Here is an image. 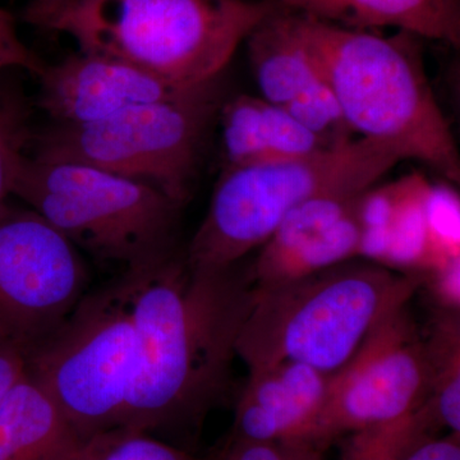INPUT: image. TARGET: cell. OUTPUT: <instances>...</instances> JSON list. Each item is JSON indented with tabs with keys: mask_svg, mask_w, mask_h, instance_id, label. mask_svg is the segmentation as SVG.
Here are the masks:
<instances>
[{
	"mask_svg": "<svg viewBox=\"0 0 460 460\" xmlns=\"http://www.w3.org/2000/svg\"><path fill=\"white\" fill-rule=\"evenodd\" d=\"M128 278L135 368L122 429L183 447L232 383L237 341L253 304L246 263L193 270L183 253Z\"/></svg>",
	"mask_w": 460,
	"mask_h": 460,
	"instance_id": "1",
	"label": "cell"
},
{
	"mask_svg": "<svg viewBox=\"0 0 460 460\" xmlns=\"http://www.w3.org/2000/svg\"><path fill=\"white\" fill-rule=\"evenodd\" d=\"M292 12V11H290ZM296 31L354 135L385 142L447 181L460 155L423 63L420 36H381L292 12Z\"/></svg>",
	"mask_w": 460,
	"mask_h": 460,
	"instance_id": "2",
	"label": "cell"
},
{
	"mask_svg": "<svg viewBox=\"0 0 460 460\" xmlns=\"http://www.w3.org/2000/svg\"><path fill=\"white\" fill-rule=\"evenodd\" d=\"M425 283L376 261H345L281 286L257 290L237 341L248 371L296 362L335 374L390 314Z\"/></svg>",
	"mask_w": 460,
	"mask_h": 460,
	"instance_id": "3",
	"label": "cell"
},
{
	"mask_svg": "<svg viewBox=\"0 0 460 460\" xmlns=\"http://www.w3.org/2000/svg\"><path fill=\"white\" fill-rule=\"evenodd\" d=\"M270 0H75L33 25L181 86L219 78Z\"/></svg>",
	"mask_w": 460,
	"mask_h": 460,
	"instance_id": "4",
	"label": "cell"
},
{
	"mask_svg": "<svg viewBox=\"0 0 460 460\" xmlns=\"http://www.w3.org/2000/svg\"><path fill=\"white\" fill-rule=\"evenodd\" d=\"M402 160L398 147L357 137L307 156L226 168L184 261L193 270L241 265L296 206L330 193L363 192Z\"/></svg>",
	"mask_w": 460,
	"mask_h": 460,
	"instance_id": "5",
	"label": "cell"
},
{
	"mask_svg": "<svg viewBox=\"0 0 460 460\" xmlns=\"http://www.w3.org/2000/svg\"><path fill=\"white\" fill-rule=\"evenodd\" d=\"M16 196L96 261L123 272L177 255L181 206L138 181L87 164L22 156Z\"/></svg>",
	"mask_w": 460,
	"mask_h": 460,
	"instance_id": "6",
	"label": "cell"
},
{
	"mask_svg": "<svg viewBox=\"0 0 460 460\" xmlns=\"http://www.w3.org/2000/svg\"><path fill=\"white\" fill-rule=\"evenodd\" d=\"M129 283L87 290L58 328L25 354L26 374L83 440L122 429L135 368Z\"/></svg>",
	"mask_w": 460,
	"mask_h": 460,
	"instance_id": "7",
	"label": "cell"
},
{
	"mask_svg": "<svg viewBox=\"0 0 460 460\" xmlns=\"http://www.w3.org/2000/svg\"><path fill=\"white\" fill-rule=\"evenodd\" d=\"M219 109L217 80L186 98L138 105L99 122L54 124L29 145L33 157L96 166L153 187L183 208Z\"/></svg>",
	"mask_w": 460,
	"mask_h": 460,
	"instance_id": "8",
	"label": "cell"
},
{
	"mask_svg": "<svg viewBox=\"0 0 460 460\" xmlns=\"http://www.w3.org/2000/svg\"><path fill=\"white\" fill-rule=\"evenodd\" d=\"M407 305L381 321L352 358L332 375L307 441L323 449L335 438L401 419L429 401L428 341Z\"/></svg>",
	"mask_w": 460,
	"mask_h": 460,
	"instance_id": "9",
	"label": "cell"
},
{
	"mask_svg": "<svg viewBox=\"0 0 460 460\" xmlns=\"http://www.w3.org/2000/svg\"><path fill=\"white\" fill-rule=\"evenodd\" d=\"M83 256L27 206L0 205V343L32 349L89 290Z\"/></svg>",
	"mask_w": 460,
	"mask_h": 460,
	"instance_id": "10",
	"label": "cell"
},
{
	"mask_svg": "<svg viewBox=\"0 0 460 460\" xmlns=\"http://www.w3.org/2000/svg\"><path fill=\"white\" fill-rule=\"evenodd\" d=\"M363 192L330 193L296 206L247 263L253 288L281 286L359 256L357 202Z\"/></svg>",
	"mask_w": 460,
	"mask_h": 460,
	"instance_id": "11",
	"label": "cell"
},
{
	"mask_svg": "<svg viewBox=\"0 0 460 460\" xmlns=\"http://www.w3.org/2000/svg\"><path fill=\"white\" fill-rule=\"evenodd\" d=\"M39 80V107L56 124L78 126L138 105L186 98L219 78L201 86H181L113 58L80 51L45 66Z\"/></svg>",
	"mask_w": 460,
	"mask_h": 460,
	"instance_id": "12",
	"label": "cell"
},
{
	"mask_svg": "<svg viewBox=\"0 0 460 460\" xmlns=\"http://www.w3.org/2000/svg\"><path fill=\"white\" fill-rule=\"evenodd\" d=\"M332 375L296 362L248 371L229 438L307 441L325 404Z\"/></svg>",
	"mask_w": 460,
	"mask_h": 460,
	"instance_id": "13",
	"label": "cell"
},
{
	"mask_svg": "<svg viewBox=\"0 0 460 460\" xmlns=\"http://www.w3.org/2000/svg\"><path fill=\"white\" fill-rule=\"evenodd\" d=\"M219 111L224 169L296 159L332 148L286 109L262 98L238 95L224 102Z\"/></svg>",
	"mask_w": 460,
	"mask_h": 460,
	"instance_id": "14",
	"label": "cell"
},
{
	"mask_svg": "<svg viewBox=\"0 0 460 460\" xmlns=\"http://www.w3.org/2000/svg\"><path fill=\"white\" fill-rule=\"evenodd\" d=\"M332 25L372 31L394 27L420 39L460 45V0H270Z\"/></svg>",
	"mask_w": 460,
	"mask_h": 460,
	"instance_id": "15",
	"label": "cell"
},
{
	"mask_svg": "<svg viewBox=\"0 0 460 460\" xmlns=\"http://www.w3.org/2000/svg\"><path fill=\"white\" fill-rule=\"evenodd\" d=\"M83 443L25 370L0 405V460H71Z\"/></svg>",
	"mask_w": 460,
	"mask_h": 460,
	"instance_id": "16",
	"label": "cell"
},
{
	"mask_svg": "<svg viewBox=\"0 0 460 460\" xmlns=\"http://www.w3.org/2000/svg\"><path fill=\"white\" fill-rule=\"evenodd\" d=\"M246 44L257 86L266 102L284 107L323 81L288 9L277 5L248 35Z\"/></svg>",
	"mask_w": 460,
	"mask_h": 460,
	"instance_id": "17",
	"label": "cell"
},
{
	"mask_svg": "<svg viewBox=\"0 0 460 460\" xmlns=\"http://www.w3.org/2000/svg\"><path fill=\"white\" fill-rule=\"evenodd\" d=\"M432 365L429 398L438 426L460 434L459 308L445 305L432 321L428 337Z\"/></svg>",
	"mask_w": 460,
	"mask_h": 460,
	"instance_id": "18",
	"label": "cell"
},
{
	"mask_svg": "<svg viewBox=\"0 0 460 460\" xmlns=\"http://www.w3.org/2000/svg\"><path fill=\"white\" fill-rule=\"evenodd\" d=\"M438 426L429 402L420 410L349 435L341 460H402Z\"/></svg>",
	"mask_w": 460,
	"mask_h": 460,
	"instance_id": "19",
	"label": "cell"
},
{
	"mask_svg": "<svg viewBox=\"0 0 460 460\" xmlns=\"http://www.w3.org/2000/svg\"><path fill=\"white\" fill-rule=\"evenodd\" d=\"M71 460H201L177 445L129 429H117L84 440Z\"/></svg>",
	"mask_w": 460,
	"mask_h": 460,
	"instance_id": "20",
	"label": "cell"
},
{
	"mask_svg": "<svg viewBox=\"0 0 460 460\" xmlns=\"http://www.w3.org/2000/svg\"><path fill=\"white\" fill-rule=\"evenodd\" d=\"M288 113L330 147L354 140L356 135L345 120L334 93L321 81L313 89L284 105Z\"/></svg>",
	"mask_w": 460,
	"mask_h": 460,
	"instance_id": "21",
	"label": "cell"
},
{
	"mask_svg": "<svg viewBox=\"0 0 460 460\" xmlns=\"http://www.w3.org/2000/svg\"><path fill=\"white\" fill-rule=\"evenodd\" d=\"M426 224L435 265L444 269L459 259V198L447 184H429Z\"/></svg>",
	"mask_w": 460,
	"mask_h": 460,
	"instance_id": "22",
	"label": "cell"
},
{
	"mask_svg": "<svg viewBox=\"0 0 460 460\" xmlns=\"http://www.w3.org/2000/svg\"><path fill=\"white\" fill-rule=\"evenodd\" d=\"M31 136L23 102L0 93V205L12 196L18 165Z\"/></svg>",
	"mask_w": 460,
	"mask_h": 460,
	"instance_id": "23",
	"label": "cell"
},
{
	"mask_svg": "<svg viewBox=\"0 0 460 460\" xmlns=\"http://www.w3.org/2000/svg\"><path fill=\"white\" fill-rule=\"evenodd\" d=\"M323 449L305 440L247 441L229 438L214 460H323Z\"/></svg>",
	"mask_w": 460,
	"mask_h": 460,
	"instance_id": "24",
	"label": "cell"
},
{
	"mask_svg": "<svg viewBox=\"0 0 460 460\" xmlns=\"http://www.w3.org/2000/svg\"><path fill=\"white\" fill-rule=\"evenodd\" d=\"M45 66L21 40L14 17L0 7V71L13 66L39 77Z\"/></svg>",
	"mask_w": 460,
	"mask_h": 460,
	"instance_id": "25",
	"label": "cell"
},
{
	"mask_svg": "<svg viewBox=\"0 0 460 460\" xmlns=\"http://www.w3.org/2000/svg\"><path fill=\"white\" fill-rule=\"evenodd\" d=\"M402 460H460V434L450 432L445 438H429L414 447Z\"/></svg>",
	"mask_w": 460,
	"mask_h": 460,
	"instance_id": "26",
	"label": "cell"
},
{
	"mask_svg": "<svg viewBox=\"0 0 460 460\" xmlns=\"http://www.w3.org/2000/svg\"><path fill=\"white\" fill-rule=\"evenodd\" d=\"M25 354L12 345L0 343V405L7 398L12 387L25 374Z\"/></svg>",
	"mask_w": 460,
	"mask_h": 460,
	"instance_id": "27",
	"label": "cell"
},
{
	"mask_svg": "<svg viewBox=\"0 0 460 460\" xmlns=\"http://www.w3.org/2000/svg\"><path fill=\"white\" fill-rule=\"evenodd\" d=\"M71 2H75V0H32L31 4L26 9V21L33 25L42 17L53 13L57 9Z\"/></svg>",
	"mask_w": 460,
	"mask_h": 460,
	"instance_id": "28",
	"label": "cell"
},
{
	"mask_svg": "<svg viewBox=\"0 0 460 460\" xmlns=\"http://www.w3.org/2000/svg\"><path fill=\"white\" fill-rule=\"evenodd\" d=\"M0 72H2V71H0Z\"/></svg>",
	"mask_w": 460,
	"mask_h": 460,
	"instance_id": "29",
	"label": "cell"
}]
</instances>
